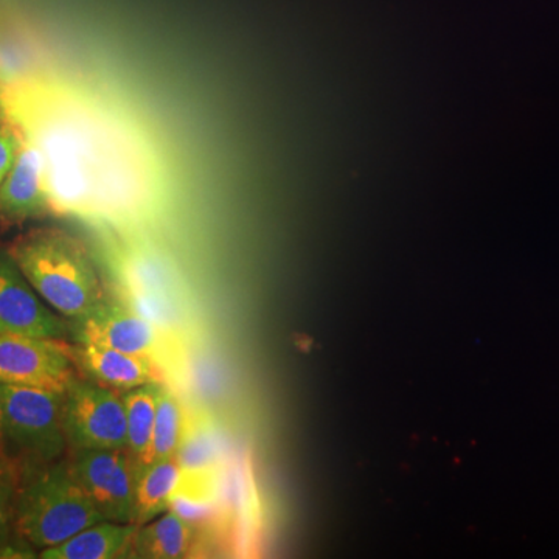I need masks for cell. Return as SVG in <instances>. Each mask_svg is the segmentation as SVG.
I'll return each instance as SVG.
<instances>
[{
	"label": "cell",
	"mask_w": 559,
	"mask_h": 559,
	"mask_svg": "<svg viewBox=\"0 0 559 559\" xmlns=\"http://www.w3.org/2000/svg\"><path fill=\"white\" fill-rule=\"evenodd\" d=\"M68 454L86 450H128L127 412L119 390L76 374L62 407Z\"/></svg>",
	"instance_id": "277c9868"
},
{
	"label": "cell",
	"mask_w": 559,
	"mask_h": 559,
	"mask_svg": "<svg viewBox=\"0 0 559 559\" xmlns=\"http://www.w3.org/2000/svg\"><path fill=\"white\" fill-rule=\"evenodd\" d=\"M50 207L43 151L31 140L22 139L16 160L0 182V213L5 218L22 221L44 215Z\"/></svg>",
	"instance_id": "9c48e42d"
},
{
	"label": "cell",
	"mask_w": 559,
	"mask_h": 559,
	"mask_svg": "<svg viewBox=\"0 0 559 559\" xmlns=\"http://www.w3.org/2000/svg\"><path fill=\"white\" fill-rule=\"evenodd\" d=\"M135 524L100 521L58 546L39 551L43 559H114L132 554Z\"/></svg>",
	"instance_id": "8fae6325"
},
{
	"label": "cell",
	"mask_w": 559,
	"mask_h": 559,
	"mask_svg": "<svg viewBox=\"0 0 559 559\" xmlns=\"http://www.w3.org/2000/svg\"><path fill=\"white\" fill-rule=\"evenodd\" d=\"M70 356L81 377L127 392L148 382H164L153 356L130 355L91 344H69Z\"/></svg>",
	"instance_id": "30bf717a"
},
{
	"label": "cell",
	"mask_w": 559,
	"mask_h": 559,
	"mask_svg": "<svg viewBox=\"0 0 559 559\" xmlns=\"http://www.w3.org/2000/svg\"><path fill=\"white\" fill-rule=\"evenodd\" d=\"M10 253L40 299L68 323L86 316L106 297L90 250L69 231L57 227L28 231Z\"/></svg>",
	"instance_id": "6da1fadb"
},
{
	"label": "cell",
	"mask_w": 559,
	"mask_h": 559,
	"mask_svg": "<svg viewBox=\"0 0 559 559\" xmlns=\"http://www.w3.org/2000/svg\"><path fill=\"white\" fill-rule=\"evenodd\" d=\"M194 544V524L175 510L142 525L132 540L135 558L179 559L189 557Z\"/></svg>",
	"instance_id": "7c38bea8"
},
{
	"label": "cell",
	"mask_w": 559,
	"mask_h": 559,
	"mask_svg": "<svg viewBox=\"0 0 559 559\" xmlns=\"http://www.w3.org/2000/svg\"><path fill=\"white\" fill-rule=\"evenodd\" d=\"M162 384L164 382H148L140 388L121 392L124 412H127L128 451L134 459L139 476L148 454Z\"/></svg>",
	"instance_id": "5bb4252c"
},
{
	"label": "cell",
	"mask_w": 559,
	"mask_h": 559,
	"mask_svg": "<svg viewBox=\"0 0 559 559\" xmlns=\"http://www.w3.org/2000/svg\"><path fill=\"white\" fill-rule=\"evenodd\" d=\"M76 374L68 341L0 334V384L64 392Z\"/></svg>",
	"instance_id": "8992f818"
},
{
	"label": "cell",
	"mask_w": 559,
	"mask_h": 559,
	"mask_svg": "<svg viewBox=\"0 0 559 559\" xmlns=\"http://www.w3.org/2000/svg\"><path fill=\"white\" fill-rule=\"evenodd\" d=\"M180 479L178 459H165L151 463L142 471L135 495V525L148 524L170 510Z\"/></svg>",
	"instance_id": "4fadbf2b"
},
{
	"label": "cell",
	"mask_w": 559,
	"mask_h": 559,
	"mask_svg": "<svg viewBox=\"0 0 559 559\" xmlns=\"http://www.w3.org/2000/svg\"><path fill=\"white\" fill-rule=\"evenodd\" d=\"M0 109H2V102H0Z\"/></svg>",
	"instance_id": "ac0fdd59"
},
{
	"label": "cell",
	"mask_w": 559,
	"mask_h": 559,
	"mask_svg": "<svg viewBox=\"0 0 559 559\" xmlns=\"http://www.w3.org/2000/svg\"><path fill=\"white\" fill-rule=\"evenodd\" d=\"M70 341L100 345L130 355L154 356L156 333L138 311L109 297L83 318L69 323Z\"/></svg>",
	"instance_id": "ba28073f"
},
{
	"label": "cell",
	"mask_w": 559,
	"mask_h": 559,
	"mask_svg": "<svg viewBox=\"0 0 559 559\" xmlns=\"http://www.w3.org/2000/svg\"><path fill=\"white\" fill-rule=\"evenodd\" d=\"M68 455L103 520L135 524L139 473L130 451L86 450Z\"/></svg>",
	"instance_id": "5b68a950"
},
{
	"label": "cell",
	"mask_w": 559,
	"mask_h": 559,
	"mask_svg": "<svg viewBox=\"0 0 559 559\" xmlns=\"http://www.w3.org/2000/svg\"><path fill=\"white\" fill-rule=\"evenodd\" d=\"M22 139L16 134L9 124L0 120V182L9 175L17 153L21 150Z\"/></svg>",
	"instance_id": "e0dca14e"
},
{
	"label": "cell",
	"mask_w": 559,
	"mask_h": 559,
	"mask_svg": "<svg viewBox=\"0 0 559 559\" xmlns=\"http://www.w3.org/2000/svg\"><path fill=\"white\" fill-rule=\"evenodd\" d=\"M62 407L64 392L0 384V454L21 474L68 455Z\"/></svg>",
	"instance_id": "3957f363"
},
{
	"label": "cell",
	"mask_w": 559,
	"mask_h": 559,
	"mask_svg": "<svg viewBox=\"0 0 559 559\" xmlns=\"http://www.w3.org/2000/svg\"><path fill=\"white\" fill-rule=\"evenodd\" d=\"M20 480V469L0 454V554L11 550V538L16 536L13 518Z\"/></svg>",
	"instance_id": "2e32d148"
},
{
	"label": "cell",
	"mask_w": 559,
	"mask_h": 559,
	"mask_svg": "<svg viewBox=\"0 0 559 559\" xmlns=\"http://www.w3.org/2000/svg\"><path fill=\"white\" fill-rule=\"evenodd\" d=\"M0 334L70 341L68 320L40 299L10 252H0Z\"/></svg>",
	"instance_id": "52a82bcc"
},
{
	"label": "cell",
	"mask_w": 559,
	"mask_h": 559,
	"mask_svg": "<svg viewBox=\"0 0 559 559\" xmlns=\"http://www.w3.org/2000/svg\"><path fill=\"white\" fill-rule=\"evenodd\" d=\"M105 521L81 487L69 455L21 474L13 528L33 549H49Z\"/></svg>",
	"instance_id": "7a4b0ae2"
},
{
	"label": "cell",
	"mask_w": 559,
	"mask_h": 559,
	"mask_svg": "<svg viewBox=\"0 0 559 559\" xmlns=\"http://www.w3.org/2000/svg\"><path fill=\"white\" fill-rule=\"evenodd\" d=\"M187 432L189 429H187V417L182 403L164 382L160 385L153 437H151L148 454L143 462V469L159 460L176 457Z\"/></svg>",
	"instance_id": "9a60e30c"
}]
</instances>
